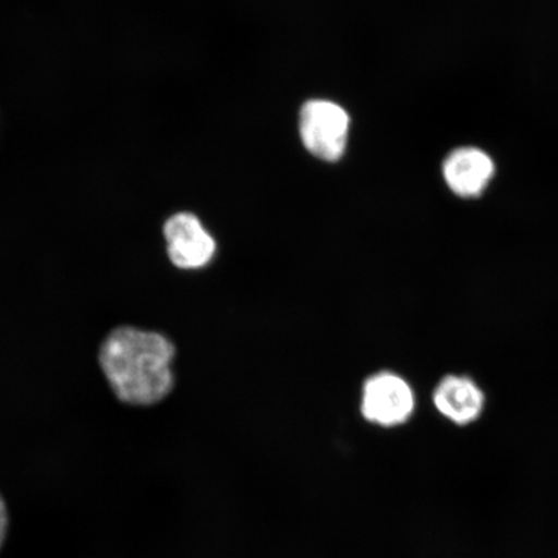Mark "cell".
I'll return each instance as SVG.
<instances>
[{
    "label": "cell",
    "mask_w": 558,
    "mask_h": 558,
    "mask_svg": "<svg viewBox=\"0 0 558 558\" xmlns=\"http://www.w3.org/2000/svg\"><path fill=\"white\" fill-rule=\"evenodd\" d=\"M174 355L177 348L166 335L122 325L102 339L97 361L118 401L145 408L172 392Z\"/></svg>",
    "instance_id": "6da1fadb"
},
{
    "label": "cell",
    "mask_w": 558,
    "mask_h": 558,
    "mask_svg": "<svg viewBox=\"0 0 558 558\" xmlns=\"http://www.w3.org/2000/svg\"><path fill=\"white\" fill-rule=\"evenodd\" d=\"M416 407L414 389L402 376L381 372L369 376L362 388L361 413L384 428L408 423Z\"/></svg>",
    "instance_id": "7a4b0ae2"
},
{
    "label": "cell",
    "mask_w": 558,
    "mask_h": 558,
    "mask_svg": "<svg viewBox=\"0 0 558 558\" xmlns=\"http://www.w3.org/2000/svg\"><path fill=\"white\" fill-rule=\"evenodd\" d=\"M349 131V116L338 104L312 100L300 113V134L313 156L335 162L343 156Z\"/></svg>",
    "instance_id": "3957f363"
},
{
    "label": "cell",
    "mask_w": 558,
    "mask_h": 558,
    "mask_svg": "<svg viewBox=\"0 0 558 558\" xmlns=\"http://www.w3.org/2000/svg\"><path fill=\"white\" fill-rule=\"evenodd\" d=\"M167 256L173 267L194 270L207 267L216 254V242L197 216L179 213L163 227Z\"/></svg>",
    "instance_id": "277c9868"
},
{
    "label": "cell",
    "mask_w": 558,
    "mask_h": 558,
    "mask_svg": "<svg viewBox=\"0 0 558 558\" xmlns=\"http://www.w3.org/2000/svg\"><path fill=\"white\" fill-rule=\"evenodd\" d=\"M432 400L446 421L466 427L484 414L486 396L476 381L465 375H446L438 381Z\"/></svg>",
    "instance_id": "5b68a950"
},
{
    "label": "cell",
    "mask_w": 558,
    "mask_h": 558,
    "mask_svg": "<svg viewBox=\"0 0 558 558\" xmlns=\"http://www.w3.org/2000/svg\"><path fill=\"white\" fill-rule=\"evenodd\" d=\"M493 159L477 148L453 150L444 162V178L453 194L462 198L483 195L494 177Z\"/></svg>",
    "instance_id": "8992f818"
},
{
    "label": "cell",
    "mask_w": 558,
    "mask_h": 558,
    "mask_svg": "<svg viewBox=\"0 0 558 558\" xmlns=\"http://www.w3.org/2000/svg\"><path fill=\"white\" fill-rule=\"evenodd\" d=\"M7 530H9V512H7L5 501L0 495V548H2Z\"/></svg>",
    "instance_id": "52a82bcc"
}]
</instances>
